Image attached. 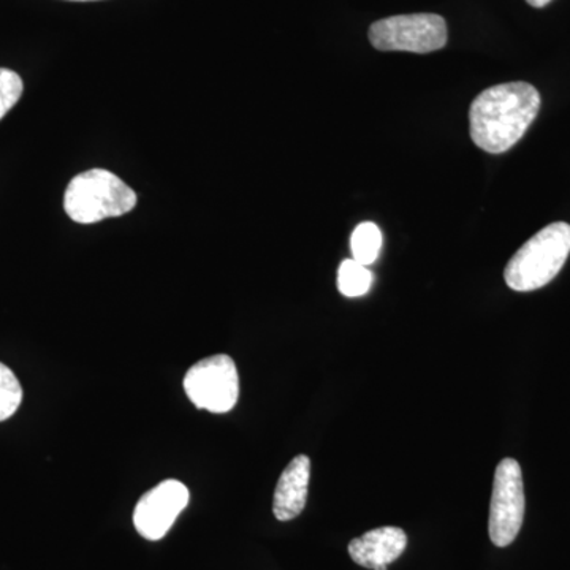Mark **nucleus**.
Instances as JSON below:
<instances>
[{"instance_id": "obj_14", "label": "nucleus", "mask_w": 570, "mask_h": 570, "mask_svg": "<svg viewBox=\"0 0 570 570\" xmlns=\"http://www.w3.org/2000/svg\"><path fill=\"white\" fill-rule=\"evenodd\" d=\"M527 2L534 9H542V7L549 6L551 0H527Z\"/></svg>"}, {"instance_id": "obj_3", "label": "nucleus", "mask_w": 570, "mask_h": 570, "mask_svg": "<svg viewBox=\"0 0 570 570\" xmlns=\"http://www.w3.org/2000/svg\"><path fill=\"white\" fill-rule=\"evenodd\" d=\"M137 205V194L122 179L92 168L75 176L63 197L67 216L78 224H96L110 217L124 216Z\"/></svg>"}, {"instance_id": "obj_2", "label": "nucleus", "mask_w": 570, "mask_h": 570, "mask_svg": "<svg viewBox=\"0 0 570 570\" xmlns=\"http://www.w3.org/2000/svg\"><path fill=\"white\" fill-rule=\"evenodd\" d=\"M569 254L570 225H547L510 258L504 269L505 284L515 292L546 287L561 272Z\"/></svg>"}, {"instance_id": "obj_13", "label": "nucleus", "mask_w": 570, "mask_h": 570, "mask_svg": "<svg viewBox=\"0 0 570 570\" xmlns=\"http://www.w3.org/2000/svg\"><path fill=\"white\" fill-rule=\"evenodd\" d=\"M24 85L17 71L0 69V121L21 99Z\"/></svg>"}, {"instance_id": "obj_9", "label": "nucleus", "mask_w": 570, "mask_h": 570, "mask_svg": "<svg viewBox=\"0 0 570 570\" xmlns=\"http://www.w3.org/2000/svg\"><path fill=\"white\" fill-rule=\"evenodd\" d=\"M309 480V456H295L277 480L275 499H273V513L277 520H294L305 510Z\"/></svg>"}, {"instance_id": "obj_8", "label": "nucleus", "mask_w": 570, "mask_h": 570, "mask_svg": "<svg viewBox=\"0 0 570 570\" xmlns=\"http://www.w3.org/2000/svg\"><path fill=\"white\" fill-rule=\"evenodd\" d=\"M407 547L406 532L396 527L367 531L348 543V554L355 564L373 570H387Z\"/></svg>"}, {"instance_id": "obj_4", "label": "nucleus", "mask_w": 570, "mask_h": 570, "mask_svg": "<svg viewBox=\"0 0 570 570\" xmlns=\"http://www.w3.org/2000/svg\"><path fill=\"white\" fill-rule=\"evenodd\" d=\"M370 41L379 51L428 55L448 45V24L434 13L400 14L373 22Z\"/></svg>"}, {"instance_id": "obj_10", "label": "nucleus", "mask_w": 570, "mask_h": 570, "mask_svg": "<svg viewBox=\"0 0 570 570\" xmlns=\"http://www.w3.org/2000/svg\"><path fill=\"white\" fill-rule=\"evenodd\" d=\"M373 285V273L367 266L358 264L354 258H347L337 269V288L347 298H356L370 292Z\"/></svg>"}, {"instance_id": "obj_7", "label": "nucleus", "mask_w": 570, "mask_h": 570, "mask_svg": "<svg viewBox=\"0 0 570 570\" xmlns=\"http://www.w3.org/2000/svg\"><path fill=\"white\" fill-rule=\"evenodd\" d=\"M189 489L183 482L164 480L138 501L134 512L135 530L148 540L165 538L189 504Z\"/></svg>"}, {"instance_id": "obj_1", "label": "nucleus", "mask_w": 570, "mask_h": 570, "mask_svg": "<svg viewBox=\"0 0 570 570\" xmlns=\"http://www.w3.org/2000/svg\"><path fill=\"white\" fill-rule=\"evenodd\" d=\"M540 110V94L530 82L491 86L469 108L472 141L482 151L502 154L517 145Z\"/></svg>"}, {"instance_id": "obj_11", "label": "nucleus", "mask_w": 570, "mask_h": 570, "mask_svg": "<svg viewBox=\"0 0 570 570\" xmlns=\"http://www.w3.org/2000/svg\"><path fill=\"white\" fill-rule=\"evenodd\" d=\"M382 247V232L374 223H363L351 238L352 255L358 264L370 266L377 261Z\"/></svg>"}, {"instance_id": "obj_6", "label": "nucleus", "mask_w": 570, "mask_h": 570, "mask_svg": "<svg viewBox=\"0 0 570 570\" xmlns=\"http://www.w3.org/2000/svg\"><path fill=\"white\" fill-rule=\"evenodd\" d=\"M524 485L519 461L504 459L494 472L489 531L491 542L508 547L517 539L524 519Z\"/></svg>"}, {"instance_id": "obj_15", "label": "nucleus", "mask_w": 570, "mask_h": 570, "mask_svg": "<svg viewBox=\"0 0 570 570\" xmlns=\"http://www.w3.org/2000/svg\"><path fill=\"white\" fill-rule=\"evenodd\" d=\"M71 2H94V0H71Z\"/></svg>"}, {"instance_id": "obj_5", "label": "nucleus", "mask_w": 570, "mask_h": 570, "mask_svg": "<svg viewBox=\"0 0 570 570\" xmlns=\"http://www.w3.org/2000/svg\"><path fill=\"white\" fill-rule=\"evenodd\" d=\"M184 390L198 409L213 414H227L238 403L239 377L228 355H212L195 363L186 377Z\"/></svg>"}, {"instance_id": "obj_12", "label": "nucleus", "mask_w": 570, "mask_h": 570, "mask_svg": "<svg viewBox=\"0 0 570 570\" xmlns=\"http://www.w3.org/2000/svg\"><path fill=\"white\" fill-rule=\"evenodd\" d=\"M22 389L20 381L9 366L0 363V422H6L21 406Z\"/></svg>"}]
</instances>
